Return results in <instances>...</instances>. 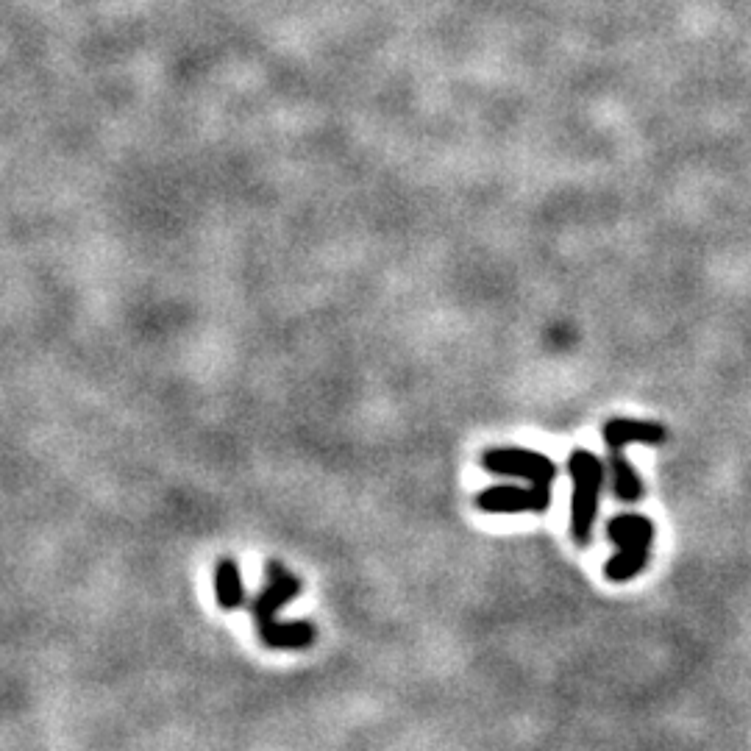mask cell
Returning a JSON list of instances; mask_svg holds the SVG:
<instances>
[{
	"label": "cell",
	"instance_id": "6da1fadb",
	"mask_svg": "<svg viewBox=\"0 0 751 751\" xmlns=\"http://www.w3.org/2000/svg\"><path fill=\"white\" fill-rule=\"evenodd\" d=\"M301 593V579L290 573L279 560H270L265 568V587L248 599V610L254 615L256 632L270 649H306L315 643V626L309 621H279V610Z\"/></svg>",
	"mask_w": 751,
	"mask_h": 751
},
{
	"label": "cell",
	"instance_id": "7a4b0ae2",
	"mask_svg": "<svg viewBox=\"0 0 751 751\" xmlns=\"http://www.w3.org/2000/svg\"><path fill=\"white\" fill-rule=\"evenodd\" d=\"M568 473L573 479L571 535L579 546L593 543V526L599 518V498L607 482V465L593 451L573 448L568 457Z\"/></svg>",
	"mask_w": 751,
	"mask_h": 751
},
{
	"label": "cell",
	"instance_id": "3957f363",
	"mask_svg": "<svg viewBox=\"0 0 751 751\" xmlns=\"http://www.w3.org/2000/svg\"><path fill=\"white\" fill-rule=\"evenodd\" d=\"M607 535L618 551L604 565V576L615 585L632 582L649 565L651 546H654V523L640 512H621L607 523Z\"/></svg>",
	"mask_w": 751,
	"mask_h": 751
},
{
	"label": "cell",
	"instance_id": "277c9868",
	"mask_svg": "<svg viewBox=\"0 0 751 751\" xmlns=\"http://www.w3.org/2000/svg\"><path fill=\"white\" fill-rule=\"evenodd\" d=\"M484 471L496 476H510V479H523L526 484H548L557 479V465L554 459L540 454L535 448H515L501 446L484 451L482 457Z\"/></svg>",
	"mask_w": 751,
	"mask_h": 751
},
{
	"label": "cell",
	"instance_id": "5b68a950",
	"mask_svg": "<svg viewBox=\"0 0 751 751\" xmlns=\"http://www.w3.org/2000/svg\"><path fill=\"white\" fill-rule=\"evenodd\" d=\"M476 507L490 515H521V512H546L551 507L548 484H496L476 496Z\"/></svg>",
	"mask_w": 751,
	"mask_h": 751
},
{
	"label": "cell",
	"instance_id": "8992f818",
	"mask_svg": "<svg viewBox=\"0 0 751 751\" xmlns=\"http://www.w3.org/2000/svg\"><path fill=\"white\" fill-rule=\"evenodd\" d=\"M601 437H604L607 451H624L632 443L660 446V443H665V429L660 423L637 421V418H612V421L604 423Z\"/></svg>",
	"mask_w": 751,
	"mask_h": 751
},
{
	"label": "cell",
	"instance_id": "52a82bcc",
	"mask_svg": "<svg viewBox=\"0 0 751 751\" xmlns=\"http://www.w3.org/2000/svg\"><path fill=\"white\" fill-rule=\"evenodd\" d=\"M607 471H610L612 493L618 501L635 504L643 496V479L637 476L635 465L626 459L624 451H607Z\"/></svg>",
	"mask_w": 751,
	"mask_h": 751
},
{
	"label": "cell",
	"instance_id": "ba28073f",
	"mask_svg": "<svg viewBox=\"0 0 751 751\" xmlns=\"http://www.w3.org/2000/svg\"><path fill=\"white\" fill-rule=\"evenodd\" d=\"M215 599L223 610L229 612L240 610V607L248 604V599H245V587H242L240 565H237V560H231V557H223V560L217 562Z\"/></svg>",
	"mask_w": 751,
	"mask_h": 751
}]
</instances>
